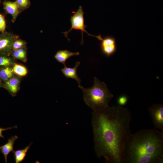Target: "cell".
<instances>
[{
  "label": "cell",
  "instance_id": "obj_1",
  "mask_svg": "<svg viewBox=\"0 0 163 163\" xmlns=\"http://www.w3.org/2000/svg\"><path fill=\"white\" fill-rule=\"evenodd\" d=\"M131 120L130 112L119 105L93 110L94 147L98 158L108 163H123L125 145L131 133Z\"/></svg>",
  "mask_w": 163,
  "mask_h": 163
},
{
  "label": "cell",
  "instance_id": "obj_2",
  "mask_svg": "<svg viewBox=\"0 0 163 163\" xmlns=\"http://www.w3.org/2000/svg\"><path fill=\"white\" fill-rule=\"evenodd\" d=\"M163 133L144 129L131 133L124 148L123 163H162Z\"/></svg>",
  "mask_w": 163,
  "mask_h": 163
},
{
  "label": "cell",
  "instance_id": "obj_3",
  "mask_svg": "<svg viewBox=\"0 0 163 163\" xmlns=\"http://www.w3.org/2000/svg\"><path fill=\"white\" fill-rule=\"evenodd\" d=\"M81 89L83 93L85 103L93 110L107 107L109 102L113 97L106 84L95 77L92 87L85 88L82 87Z\"/></svg>",
  "mask_w": 163,
  "mask_h": 163
},
{
  "label": "cell",
  "instance_id": "obj_4",
  "mask_svg": "<svg viewBox=\"0 0 163 163\" xmlns=\"http://www.w3.org/2000/svg\"><path fill=\"white\" fill-rule=\"evenodd\" d=\"M72 12L73 13V14L70 17V19L71 25V28L68 31L63 32L62 33L69 41L70 40L68 37V33L73 29L80 30L82 34V39L81 44L82 45L84 44L83 32L87 33L89 36H92V35L88 33L85 29V28L87 27V26L84 23L85 21L84 17V13L83 11L82 7L81 6H79L77 11L75 12L72 11Z\"/></svg>",
  "mask_w": 163,
  "mask_h": 163
},
{
  "label": "cell",
  "instance_id": "obj_5",
  "mask_svg": "<svg viewBox=\"0 0 163 163\" xmlns=\"http://www.w3.org/2000/svg\"><path fill=\"white\" fill-rule=\"evenodd\" d=\"M101 41L100 44L101 53L107 57L113 55L116 52L117 46L115 38L110 35H107L102 38L101 35H94Z\"/></svg>",
  "mask_w": 163,
  "mask_h": 163
},
{
  "label": "cell",
  "instance_id": "obj_6",
  "mask_svg": "<svg viewBox=\"0 0 163 163\" xmlns=\"http://www.w3.org/2000/svg\"><path fill=\"white\" fill-rule=\"evenodd\" d=\"M148 111L154 127L163 133V105L154 104L149 107Z\"/></svg>",
  "mask_w": 163,
  "mask_h": 163
},
{
  "label": "cell",
  "instance_id": "obj_7",
  "mask_svg": "<svg viewBox=\"0 0 163 163\" xmlns=\"http://www.w3.org/2000/svg\"><path fill=\"white\" fill-rule=\"evenodd\" d=\"M80 64L79 62L77 61L76 62L75 66L72 68L65 66L64 67L61 69V71L66 78L76 80L78 84V87L81 88L82 87L81 85V80L77 73L78 68Z\"/></svg>",
  "mask_w": 163,
  "mask_h": 163
},
{
  "label": "cell",
  "instance_id": "obj_8",
  "mask_svg": "<svg viewBox=\"0 0 163 163\" xmlns=\"http://www.w3.org/2000/svg\"><path fill=\"white\" fill-rule=\"evenodd\" d=\"M13 40L9 35L0 36V54L8 55L10 53L12 48Z\"/></svg>",
  "mask_w": 163,
  "mask_h": 163
},
{
  "label": "cell",
  "instance_id": "obj_9",
  "mask_svg": "<svg viewBox=\"0 0 163 163\" xmlns=\"http://www.w3.org/2000/svg\"><path fill=\"white\" fill-rule=\"evenodd\" d=\"M19 78L14 76L5 82V87L13 96L16 95L19 88Z\"/></svg>",
  "mask_w": 163,
  "mask_h": 163
},
{
  "label": "cell",
  "instance_id": "obj_10",
  "mask_svg": "<svg viewBox=\"0 0 163 163\" xmlns=\"http://www.w3.org/2000/svg\"><path fill=\"white\" fill-rule=\"evenodd\" d=\"M18 138L17 135L12 136L8 139L6 143L0 146L1 152L4 157L5 163L7 162L8 156L10 152L14 150V143Z\"/></svg>",
  "mask_w": 163,
  "mask_h": 163
},
{
  "label": "cell",
  "instance_id": "obj_11",
  "mask_svg": "<svg viewBox=\"0 0 163 163\" xmlns=\"http://www.w3.org/2000/svg\"><path fill=\"white\" fill-rule=\"evenodd\" d=\"M80 53L79 52H72L67 50H59L56 53L54 58L59 62L66 66V62L69 58L73 56H78Z\"/></svg>",
  "mask_w": 163,
  "mask_h": 163
},
{
  "label": "cell",
  "instance_id": "obj_12",
  "mask_svg": "<svg viewBox=\"0 0 163 163\" xmlns=\"http://www.w3.org/2000/svg\"><path fill=\"white\" fill-rule=\"evenodd\" d=\"M6 11L11 15L13 19H15L18 13V7L17 2L5 1L3 3Z\"/></svg>",
  "mask_w": 163,
  "mask_h": 163
},
{
  "label": "cell",
  "instance_id": "obj_13",
  "mask_svg": "<svg viewBox=\"0 0 163 163\" xmlns=\"http://www.w3.org/2000/svg\"><path fill=\"white\" fill-rule=\"evenodd\" d=\"M32 143L31 142L24 149L13 151L12 152L15 163H20L25 159L27 153Z\"/></svg>",
  "mask_w": 163,
  "mask_h": 163
},
{
  "label": "cell",
  "instance_id": "obj_14",
  "mask_svg": "<svg viewBox=\"0 0 163 163\" xmlns=\"http://www.w3.org/2000/svg\"><path fill=\"white\" fill-rule=\"evenodd\" d=\"M14 73L10 66L3 67L0 69V78L5 82L14 76Z\"/></svg>",
  "mask_w": 163,
  "mask_h": 163
},
{
  "label": "cell",
  "instance_id": "obj_15",
  "mask_svg": "<svg viewBox=\"0 0 163 163\" xmlns=\"http://www.w3.org/2000/svg\"><path fill=\"white\" fill-rule=\"evenodd\" d=\"M12 69L14 74L19 77L25 76L28 73V70L25 67L18 64L14 63Z\"/></svg>",
  "mask_w": 163,
  "mask_h": 163
},
{
  "label": "cell",
  "instance_id": "obj_16",
  "mask_svg": "<svg viewBox=\"0 0 163 163\" xmlns=\"http://www.w3.org/2000/svg\"><path fill=\"white\" fill-rule=\"evenodd\" d=\"M14 63L10 58L5 56H0V66H10Z\"/></svg>",
  "mask_w": 163,
  "mask_h": 163
},
{
  "label": "cell",
  "instance_id": "obj_17",
  "mask_svg": "<svg viewBox=\"0 0 163 163\" xmlns=\"http://www.w3.org/2000/svg\"><path fill=\"white\" fill-rule=\"evenodd\" d=\"M128 100L127 97L125 95H122L118 97L117 99L118 104L120 106H123L125 105Z\"/></svg>",
  "mask_w": 163,
  "mask_h": 163
},
{
  "label": "cell",
  "instance_id": "obj_18",
  "mask_svg": "<svg viewBox=\"0 0 163 163\" xmlns=\"http://www.w3.org/2000/svg\"><path fill=\"white\" fill-rule=\"evenodd\" d=\"M25 44V43L23 41L16 40L13 43L12 48L14 50H18L21 48Z\"/></svg>",
  "mask_w": 163,
  "mask_h": 163
},
{
  "label": "cell",
  "instance_id": "obj_19",
  "mask_svg": "<svg viewBox=\"0 0 163 163\" xmlns=\"http://www.w3.org/2000/svg\"><path fill=\"white\" fill-rule=\"evenodd\" d=\"M13 56L15 58L19 59L24 62H25L26 60V57H24L17 50H14Z\"/></svg>",
  "mask_w": 163,
  "mask_h": 163
},
{
  "label": "cell",
  "instance_id": "obj_20",
  "mask_svg": "<svg viewBox=\"0 0 163 163\" xmlns=\"http://www.w3.org/2000/svg\"><path fill=\"white\" fill-rule=\"evenodd\" d=\"M6 28V23L3 16L0 14V31L3 32Z\"/></svg>",
  "mask_w": 163,
  "mask_h": 163
},
{
  "label": "cell",
  "instance_id": "obj_21",
  "mask_svg": "<svg viewBox=\"0 0 163 163\" xmlns=\"http://www.w3.org/2000/svg\"><path fill=\"white\" fill-rule=\"evenodd\" d=\"M16 2L19 6L22 8L26 7L29 4V0H17Z\"/></svg>",
  "mask_w": 163,
  "mask_h": 163
},
{
  "label": "cell",
  "instance_id": "obj_22",
  "mask_svg": "<svg viewBox=\"0 0 163 163\" xmlns=\"http://www.w3.org/2000/svg\"><path fill=\"white\" fill-rule=\"evenodd\" d=\"M17 128V126H15L14 127H9L8 128H4L2 127H0V137L4 138V136H3V135L2 134V133L3 131H5V130H10L12 129Z\"/></svg>",
  "mask_w": 163,
  "mask_h": 163
},
{
  "label": "cell",
  "instance_id": "obj_23",
  "mask_svg": "<svg viewBox=\"0 0 163 163\" xmlns=\"http://www.w3.org/2000/svg\"><path fill=\"white\" fill-rule=\"evenodd\" d=\"M2 80L0 78V87H5L4 84H3L2 82Z\"/></svg>",
  "mask_w": 163,
  "mask_h": 163
}]
</instances>
